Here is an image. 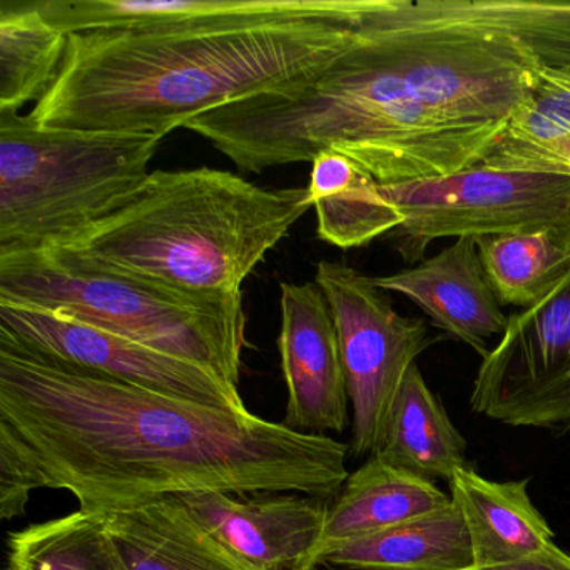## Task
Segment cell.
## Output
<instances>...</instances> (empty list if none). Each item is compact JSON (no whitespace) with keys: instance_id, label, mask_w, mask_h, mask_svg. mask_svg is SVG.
Returning a JSON list of instances; mask_svg holds the SVG:
<instances>
[{"instance_id":"obj_1","label":"cell","mask_w":570,"mask_h":570,"mask_svg":"<svg viewBox=\"0 0 570 570\" xmlns=\"http://www.w3.org/2000/svg\"><path fill=\"white\" fill-rule=\"evenodd\" d=\"M350 446L249 410L222 409L79 372L0 340V515L36 490L86 513L191 492L332 499Z\"/></svg>"},{"instance_id":"obj_2","label":"cell","mask_w":570,"mask_h":570,"mask_svg":"<svg viewBox=\"0 0 570 570\" xmlns=\"http://www.w3.org/2000/svg\"><path fill=\"white\" fill-rule=\"evenodd\" d=\"M370 0H252L218 18L69 36L29 115L41 128L165 139L189 121L315 78L348 51Z\"/></svg>"},{"instance_id":"obj_3","label":"cell","mask_w":570,"mask_h":570,"mask_svg":"<svg viewBox=\"0 0 570 570\" xmlns=\"http://www.w3.org/2000/svg\"><path fill=\"white\" fill-rule=\"evenodd\" d=\"M312 208L309 188H262L206 166L153 171L62 248L181 292L243 296V282Z\"/></svg>"},{"instance_id":"obj_4","label":"cell","mask_w":570,"mask_h":570,"mask_svg":"<svg viewBox=\"0 0 570 570\" xmlns=\"http://www.w3.org/2000/svg\"><path fill=\"white\" fill-rule=\"evenodd\" d=\"M0 299L71 316L239 386L243 296L181 292L71 248H51L0 259Z\"/></svg>"},{"instance_id":"obj_5","label":"cell","mask_w":570,"mask_h":570,"mask_svg":"<svg viewBox=\"0 0 570 570\" xmlns=\"http://www.w3.org/2000/svg\"><path fill=\"white\" fill-rule=\"evenodd\" d=\"M161 142L0 111V259L71 245L138 191Z\"/></svg>"},{"instance_id":"obj_6","label":"cell","mask_w":570,"mask_h":570,"mask_svg":"<svg viewBox=\"0 0 570 570\" xmlns=\"http://www.w3.org/2000/svg\"><path fill=\"white\" fill-rule=\"evenodd\" d=\"M315 283L328 299L338 332L353 410L350 452L375 455L406 373L443 336L430 335L422 318L400 315L389 293L352 266L320 262Z\"/></svg>"},{"instance_id":"obj_7","label":"cell","mask_w":570,"mask_h":570,"mask_svg":"<svg viewBox=\"0 0 570 570\" xmlns=\"http://www.w3.org/2000/svg\"><path fill=\"white\" fill-rule=\"evenodd\" d=\"M403 216L392 233L403 262H422L442 238L522 235L570 213V179L476 165L445 178L382 186Z\"/></svg>"},{"instance_id":"obj_8","label":"cell","mask_w":570,"mask_h":570,"mask_svg":"<svg viewBox=\"0 0 570 570\" xmlns=\"http://www.w3.org/2000/svg\"><path fill=\"white\" fill-rule=\"evenodd\" d=\"M470 406L505 425L570 429V269L539 303L509 316L480 363Z\"/></svg>"},{"instance_id":"obj_9","label":"cell","mask_w":570,"mask_h":570,"mask_svg":"<svg viewBox=\"0 0 570 570\" xmlns=\"http://www.w3.org/2000/svg\"><path fill=\"white\" fill-rule=\"evenodd\" d=\"M0 340L79 372L206 405L248 410L239 386L212 370L61 313L0 299Z\"/></svg>"},{"instance_id":"obj_10","label":"cell","mask_w":570,"mask_h":570,"mask_svg":"<svg viewBox=\"0 0 570 570\" xmlns=\"http://www.w3.org/2000/svg\"><path fill=\"white\" fill-rule=\"evenodd\" d=\"M278 336L288 390L285 425L302 433H342L348 425V389L338 332L328 299L315 279L282 283Z\"/></svg>"},{"instance_id":"obj_11","label":"cell","mask_w":570,"mask_h":570,"mask_svg":"<svg viewBox=\"0 0 570 570\" xmlns=\"http://www.w3.org/2000/svg\"><path fill=\"white\" fill-rule=\"evenodd\" d=\"M212 532L263 570H302L322 537L330 503L306 493L175 495Z\"/></svg>"},{"instance_id":"obj_12","label":"cell","mask_w":570,"mask_h":570,"mask_svg":"<svg viewBox=\"0 0 570 570\" xmlns=\"http://www.w3.org/2000/svg\"><path fill=\"white\" fill-rule=\"evenodd\" d=\"M386 293L412 299L450 338L465 343L480 356L490 352L489 340L509 325L480 262L475 238H459L432 258L393 275L372 276Z\"/></svg>"},{"instance_id":"obj_13","label":"cell","mask_w":570,"mask_h":570,"mask_svg":"<svg viewBox=\"0 0 570 570\" xmlns=\"http://www.w3.org/2000/svg\"><path fill=\"white\" fill-rule=\"evenodd\" d=\"M101 515L128 570H263L175 495Z\"/></svg>"},{"instance_id":"obj_14","label":"cell","mask_w":570,"mask_h":570,"mask_svg":"<svg viewBox=\"0 0 570 570\" xmlns=\"http://www.w3.org/2000/svg\"><path fill=\"white\" fill-rule=\"evenodd\" d=\"M452 503L435 482L372 455L350 473L333 497L322 537L302 570H318L320 560L346 543L422 519Z\"/></svg>"},{"instance_id":"obj_15","label":"cell","mask_w":570,"mask_h":570,"mask_svg":"<svg viewBox=\"0 0 570 570\" xmlns=\"http://www.w3.org/2000/svg\"><path fill=\"white\" fill-rule=\"evenodd\" d=\"M527 485V479L492 482L472 469L453 473L450 497L469 532L472 570L512 562L553 542L552 530L533 505Z\"/></svg>"},{"instance_id":"obj_16","label":"cell","mask_w":570,"mask_h":570,"mask_svg":"<svg viewBox=\"0 0 570 570\" xmlns=\"http://www.w3.org/2000/svg\"><path fill=\"white\" fill-rule=\"evenodd\" d=\"M473 552L455 503L326 553L318 570H472Z\"/></svg>"},{"instance_id":"obj_17","label":"cell","mask_w":570,"mask_h":570,"mask_svg":"<svg viewBox=\"0 0 570 570\" xmlns=\"http://www.w3.org/2000/svg\"><path fill=\"white\" fill-rule=\"evenodd\" d=\"M308 188L318 238L336 248L370 245L403 225V216L389 202L382 185L335 149H326L313 159Z\"/></svg>"},{"instance_id":"obj_18","label":"cell","mask_w":570,"mask_h":570,"mask_svg":"<svg viewBox=\"0 0 570 570\" xmlns=\"http://www.w3.org/2000/svg\"><path fill=\"white\" fill-rule=\"evenodd\" d=\"M375 455L430 482L450 483L456 470L469 469L465 439L416 363L403 380Z\"/></svg>"},{"instance_id":"obj_19","label":"cell","mask_w":570,"mask_h":570,"mask_svg":"<svg viewBox=\"0 0 570 570\" xmlns=\"http://www.w3.org/2000/svg\"><path fill=\"white\" fill-rule=\"evenodd\" d=\"M487 278L502 306L530 308L570 269V213L546 228L522 235L476 236Z\"/></svg>"},{"instance_id":"obj_20","label":"cell","mask_w":570,"mask_h":570,"mask_svg":"<svg viewBox=\"0 0 570 570\" xmlns=\"http://www.w3.org/2000/svg\"><path fill=\"white\" fill-rule=\"evenodd\" d=\"M68 41L46 21L36 0L0 2V111L21 112L49 91Z\"/></svg>"},{"instance_id":"obj_21","label":"cell","mask_w":570,"mask_h":570,"mask_svg":"<svg viewBox=\"0 0 570 570\" xmlns=\"http://www.w3.org/2000/svg\"><path fill=\"white\" fill-rule=\"evenodd\" d=\"M6 570H128L101 513L82 510L9 533Z\"/></svg>"},{"instance_id":"obj_22","label":"cell","mask_w":570,"mask_h":570,"mask_svg":"<svg viewBox=\"0 0 570 570\" xmlns=\"http://www.w3.org/2000/svg\"><path fill=\"white\" fill-rule=\"evenodd\" d=\"M480 165L570 179V122L527 102L507 122Z\"/></svg>"},{"instance_id":"obj_23","label":"cell","mask_w":570,"mask_h":570,"mask_svg":"<svg viewBox=\"0 0 570 570\" xmlns=\"http://www.w3.org/2000/svg\"><path fill=\"white\" fill-rule=\"evenodd\" d=\"M480 8L547 66L570 68V2L562 0H479Z\"/></svg>"},{"instance_id":"obj_24","label":"cell","mask_w":570,"mask_h":570,"mask_svg":"<svg viewBox=\"0 0 570 570\" xmlns=\"http://www.w3.org/2000/svg\"><path fill=\"white\" fill-rule=\"evenodd\" d=\"M529 102L546 115L570 122V68L543 65Z\"/></svg>"},{"instance_id":"obj_25","label":"cell","mask_w":570,"mask_h":570,"mask_svg":"<svg viewBox=\"0 0 570 570\" xmlns=\"http://www.w3.org/2000/svg\"><path fill=\"white\" fill-rule=\"evenodd\" d=\"M485 570H570V553L552 542L539 552Z\"/></svg>"}]
</instances>
